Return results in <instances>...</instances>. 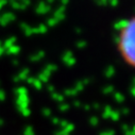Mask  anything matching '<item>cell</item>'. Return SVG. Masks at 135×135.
Instances as JSON below:
<instances>
[{
	"label": "cell",
	"mask_w": 135,
	"mask_h": 135,
	"mask_svg": "<svg viewBox=\"0 0 135 135\" xmlns=\"http://www.w3.org/2000/svg\"><path fill=\"white\" fill-rule=\"evenodd\" d=\"M116 47L120 59L130 67L135 64V20L133 17L123 20L116 34Z\"/></svg>",
	"instance_id": "obj_1"
}]
</instances>
